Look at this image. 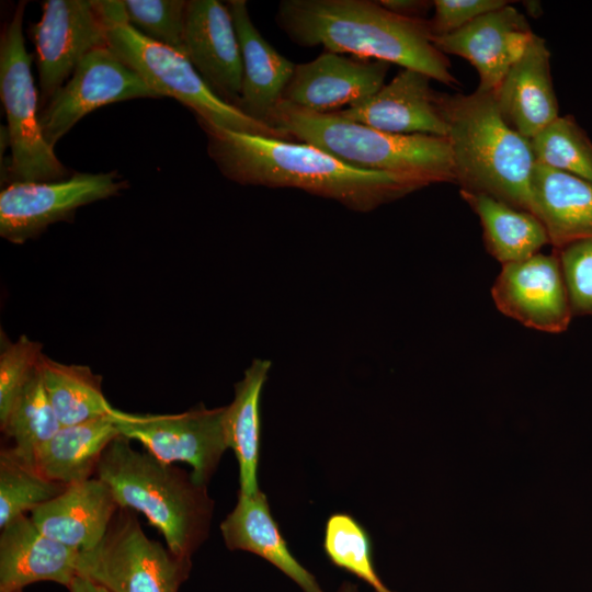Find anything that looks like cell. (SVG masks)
Here are the masks:
<instances>
[{
    "label": "cell",
    "mask_w": 592,
    "mask_h": 592,
    "mask_svg": "<svg viewBox=\"0 0 592 592\" xmlns=\"http://www.w3.org/2000/svg\"><path fill=\"white\" fill-rule=\"evenodd\" d=\"M198 124L219 171L242 185L297 189L361 213L428 186L417 179L351 167L309 144Z\"/></svg>",
    "instance_id": "1"
},
{
    "label": "cell",
    "mask_w": 592,
    "mask_h": 592,
    "mask_svg": "<svg viewBox=\"0 0 592 592\" xmlns=\"http://www.w3.org/2000/svg\"><path fill=\"white\" fill-rule=\"evenodd\" d=\"M277 26L301 47L396 64L447 86L458 84L426 20L408 19L371 0H282Z\"/></svg>",
    "instance_id": "2"
},
{
    "label": "cell",
    "mask_w": 592,
    "mask_h": 592,
    "mask_svg": "<svg viewBox=\"0 0 592 592\" xmlns=\"http://www.w3.org/2000/svg\"><path fill=\"white\" fill-rule=\"evenodd\" d=\"M447 125L455 183L533 213L531 140L502 117L492 93L439 95Z\"/></svg>",
    "instance_id": "3"
},
{
    "label": "cell",
    "mask_w": 592,
    "mask_h": 592,
    "mask_svg": "<svg viewBox=\"0 0 592 592\" xmlns=\"http://www.w3.org/2000/svg\"><path fill=\"white\" fill-rule=\"evenodd\" d=\"M95 474L118 506L143 513L175 555L191 558L207 538L214 501L191 473L135 449L118 435L103 452Z\"/></svg>",
    "instance_id": "4"
},
{
    "label": "cell",
    "mask_w": 592,
    "mask_h": 592,
    "mask_svg": "<svg viewBox=\"0 0 592 592\" xmlns=\"http://www.w3.org/2000/svg\"><path fill=\"white\" fill-rule=\"evenodd\" d=\"M269 124L357 169L408 177L428 186L455 183L446 137L387 133L337 112L317 113L286 101L278 103Z\"/></svg>",
    "instance_id": "5"
},
{
    "label": "cell",
    "mask_w": 592,
    "mask_h": 592,
    "mask_svg": "<svg viewBox=\"0 0 592 592\" xmlns=\"http://www.w3.org/2000/svg\"><path fill=\"white\" fill-rule=\"evenodd\" d=\"M107 19V47L161 98L171 96L190 109L198 123L225 129L291 140L281 129L257 122L206 84L182 54L158 44L126 21L124 1L102 0Z\"/></svg>",
    "instance_id": "6"
},
{
    "label": "cell",
    "mask_w": 592,
    "mask_h": 592,
    "mask_svg": "<svg viewBox=\"0 0 592 592\" xmlns=\"http://www.w3.org/2000/svg\"><path fill=\"white\" fill-rule=\"evenodd\" d=\"M26 1L15 7L0 37V94L7 116L10 156L1 181L46 182L69 177L39 124V96L32 73V57L23 36Z\"/></svg>",
    "instance_id": "7"
},
{
    "label": "cell",
    "mask_w": 592,
    "mask_h": 592,
    "mask_svg": "<svg viewBox=\"0 0 592 592\" xmlns=\"http://www.w3.org/2000/svg\"><path fill=\"white\" fill-rule=\"evenodd\" d=\"M191 558L146 536L134 511L119 508L92 549L80 551L78 571L110 592H179Z\"/></svg>",
    "instance_id": "8"
},
{
    "label": "cell",
    "mask_w": 592,
    "mask_h": 592,
    "mask_svg": "<svg viewBox=\"0 0 592 592\" xmlns=\"http://www.w3.org/2000/svg\"><path fill=\"white\" fill-rule=\"evenodd\" d=\"M225 407L208 409L203 405L175 414L130 413L112 408L110 417L119 434L139 442L156 458L192 467V476L207 486L224 452Z\"/></svg>",
    "instance_id": "9"
},
{
    "label": "cell",
    "mask_w": 592,
    "mask_h": 592,
    "mask_svg": "<svg viewBox=\"0 0 592 592\" xmlns=\"http://www.w3.org/2000/svg\"><path fill=\"white\" fill-rule=\"evenodd\" d=\"M127 186L116 171L76 172L46 182H12L0 193V236L22 244L57 221L71 220L81 206L115 196Z\"/></svg>",
    "instance_id": "10"
},
{
    "label": "cell",
    "mask_w": 592,
    "mask_h": 592,
    "mask_svg": "<svg viewBox=\"0 0 592 592\" xmlns=\"http://www.w3.org/2000/svg\"><path fill=\"white\" fill-rule=\"evenodd\" d=\"M102 0H46L41 19L30 26L35 45L41 110L67 82L78 64L107 46Z\"/></svg>",
    "instance_id": "11"
},
{
    "label": "cell",
    "mask_w": 592,
    "mask_h": 592,
    "mask_svg": "<svg viewBox=\"0 0 592 592\" xmlns=\"http://www.w3.org/2000/svg\"><path fill=\"white\" fill-rule=\"evenodd\" d=\"M160 98L107 46L89 53L71 77L39 112L47 144H56L87 114L106 104Z\"/></svg>",
    "instance_id": "12"
},
{
    "label": "cell",
    "mask_w": 592,
    "mask_h": 592,
    "mask_svg": "<svg viewBox=\"0 0 592 592\" xmlns=\"http://www.w3.org/2000/svg\"><path fill=\"white\" fill-rule=\"evenodd\" d=\"M498 310L524 327L561 333L573 312L559 258L536 253L523 261L502 265L491 288Z\"/></svg>",
    "instance_id": "13"
},
{
    "label": "cell",
    "mask_w": 592,
    "mask_h": 592,
    "mask_svg": "<svg viewBox=\"0 0 592 592\" xmlns=\"http://www.w3.org/2000/svg\"><path fill=\"white\" fill-rule=\"evenodd\" d=\"M389 64L323 50L311 61L297 64L283 101L317 113L357 105L384 84Z\"/></svg>",
    "instance_id": "14"
},
{
    "label": "cell",
    "mask_w": 592,
    "mask_h": 592,
    "mask_svg": "<svg viewBox=\"0 0 592 592\" xmlns=\"http://www.w3.org/2000/svg\"><path fill=\"white\" fill-rule=\"evenodd\" d=\"M511 3L475 19L452 34L433 39L443 54L459 56L475 67L479 76L477 90L480 92L496 93L534 34L525 15Z\"/></svg>",
    "instance_id": "15"
},
{
    "label": "cell",
    "mask_w": 592,
    "mask_h": 592,
    "mask_svg": "<svg viewBox=\"0 0 592 592\" xmlns=\"http://www.w3.org/2000/svg\"><path fill=\"white\" fill-rule=\"evenodd\" d=\"M184 42L186 58L225 102L235 105L242 87V57L227 4L218 0H189Z\"/></svg>",
    "instance_id": "16"
},
{
    "label": "cell",
    "mask_w": 592,
    "mask_h": 592,
    "mask_svg": "<svg viewBox=\"0 0 592 592\" xmlns=\"http://www.w3.org/2000/svg\"><path fill=\"white\" fill-rule=\"evenodd\" d=\"M431 80L423 72L402 68L368 100L337 113L387 133L446 137L440 93L431 87Z\"/></svg>",
    "instance_id": "17"
},
{
    "label": "cell",
    "mask_w": 592,
    "mask_h": 592,
    "mask_svg": "<svg viewBox=\"0 0 592 592\" xmlns=\"http://www.w3.org/2000/svg\"><path fill=\"white\" fill-rule=\"evenodd\" d=\"M504 121L525 138H533L559 116L550 53L535 33L493 94Z\"/></svg>",
    "instance_id": "18"
},
{
    "label": "cell",
    "mask_w": 592,
    "mask_h": 592,
    "mask_svg": "<svg viewBox=\"0 0 592 592\" xmlns=\"http://www.w3.org/2000/svg\"><path fill=\"white\" fill-rule=\"evenodd\" d=\"M80 551L43 534L31 516L11 521L0 534V591L23 590L38 581L67 589L79 574Z\"/></svg>",
    "instance_id": "19"
},
{
    "label": "cell",
    "mask_w": 592,
    "mask_h": 592,
    "mask_svg": "<svg viewBox=\"0 0 592 592\" xmlns=\"http://www.w3.org/2000/svg\"><path fill=\"white\" fill-rule=\"evenodd\" d=\"M119 509L110 487L99 478L70 486L35 508L31 519L46 536L79 551L95 547Z\"/></svg>",
    "instance_id": "20"
},
{
    "label": "cell",
    "mask_w": 592,
    "mask_h": 592,
    "mask_svg": "<svg viewBox=\"0 0 592 592\" xmlns=\"http://www.w3.org/2000/svg\"><path fill=\"white\" fill-rule=\"evenodd\" d=\"M227 5L236 26L243 67L237 107L252 119L270 126V116L283 101L296 65L262 36L251 20L246 0H230Z\"/></svg>",
    "instance_id": "21"
},
{
    "label": "cell",
    "mask_w": 592,
    "mask_h": 592,
    "mask_svg": "<svg viewBox=\"0 0 592 592\" xmlns=\"http://www.w3.org/2000/svg\"><path fill=\"white\" fill-rule=\"evenodd\" d=\"M531 194L554 250L592 238V182L536 163Z\"/></svg>",
    "instance_id": "22"
},
{
    "label": "cell",
    "mask_w": 592,
    "mask_h": 592,
    "mask_svg": "<svg viewBox=\"0 0 592 592\" xmlns=\"http://www.w3.org/2000/svg\"><path fill=\"white\" fill-rule=\"evenodd\" d=\"M225 545L230 550L255 554L274 565L304 592H323L316 578L291 554L266 496L238 493L237 504L220 524Z\"/></svg>",
    "instance_id": "23"
},
{
    "label": "cell",
    "mask_w": 592,
    "mask_h": 592,
    "mask_svg": "<svg viewBox=\"0 0 592 592\" xmlns=\"http://www.w3.org/2000/svg\"><path fill=\"white\" fill-rule=\"evenodd\" d=\"M270 369V361L253 360L243 378L235 385L234 400L225 407L227 446L238 460L239 492L248 496L260 491L257 477L261 442L260 401Z\"/></svg>",
    "instance_id": "24"
},
{
    "label": "cell",
    "mask_w": 592,
    "mask_h": 592,
    "mask_svg": "<svg viewBox=\"0 0 592 592\" xmlns=\"http://www.w3.org/2000/svg\"><path fill=\"white\" fill-rule=\"evenodd\" d=\"M119 434L110 414L61 426L38 451L36 469L47 479L70 486L90 479L109 444Z\"/></svg>",
    "instance_id": "25"
},
{
    "label": "cell",
    "mask_w": 592,
    "mask_h": 592,
    "mask_svg": "<svg viewBox=\"0 0 592 592\" xmlns=\"http://www.w3.org/2000/svg\"><path fill=\"white\" fill-rule=\"evenodd\" d=\"M478 216L487 251L502 265L523 261L549 243L539 218L482 193L459 191Z\"/></svg>",
    "instance_id": "26"
},
{
    "label": "cell",
    "mask_w": 592,
    "mask_h": 592,
    "mask_svg": "<svg viewBox=\"0 0 592 592\" xmlns=\"http://www.w3.org/2000/svg\"><path fill=\"white\" fill-rule=\"evenodd\" d=\"M38 371L61 426L110 414L113 407L102 391V376L89 366L62 364L43 354Z\"/></svg>",
    "instance_id": "27"
},
{
    "label": "cell",
    "mask_w": 592,
    "mask_h": 592,
    "mask_svg": "<svg viewBox=\"0 0 592 592\" xmlns=\"http://www.w3.org/2000/svg\"><path fill=\"white\" fill-rule=\"evenodd\" d=\"M1 431L13 441L11 451L25 464L35 467L42 446L61 428L45 391L39 371L20 394Z\"/></svg>",
    "instance_id": "28"
},
{
    "label": "cell",
    "mask_w": 592,
    "mask_h": 592,
    "mask_svg": "<svg viewBox=\"0 0 592 592\" xmlns=\"http://www.w3.org/2000/svg\"><path fill=\"white\" fill-rule=\"evenodd\" d=\"M67 488L22 462L11 448L0 452V528L56 498Z\"/></svg>",
    "instance_id": "29"
},
{
    "label": "cell",
    "mask_w": 592,
    "mask_h": 592,
    "mask_svg": "<svg viewBox=\"0 0 592 592\" xmlns=\"http://www.w3.org/2000/svg\"><path fill=\"white\" fill-rule=\"evenodd\" d=\"M530 140L537 164L592 182V140L573 116H558Z\"/></svg>",
    "instance_id": "30"
},
{
    "label": "cell",
    "mask_w": 592,
    "mask_h": 592,
    "mask_svg": "<svg viewBox=\"0 0 592 592\" xmlns=\"http://www.w3.org/2000/svg\"><path fill=\"white\" fill-rule=\"evenodd\" d=\"M323 549L333 565L367 584L375 592H394L378 577L366 530L350 514H332L326 524Z\"/></svg>",
    "instance_id": "31"
},
{
    "label": "cell",
    "mask_w": 592,
    "mask_h": 592,
    "mask_svg": "<svg viewBox=\"0 0 592 592\" xmlns=\"http://www.w3.org/2000/svg\"><path fill=\"white\" fill-rule=\"evenodd\" d=\"M186 7L185 0H124L129 25L147 38L185 57Z\"/></svg>",
    "instance_id": "32"
},
{
    "label": "cell",
    "mask_w": 592,
    "mask_h": 592,
    "mask_svg": "<svg viewBox=\"0 0 592 592\" xmlns=\"http://www.w3.org/2000/svg\"><path fill=\"white\" fill-rule=\"evenodd\" d=\"M42 344L21 335L15 342L5 340L0 353V422L38 372Z\"/></svg>",
    "instance_id": "33"
},
{
    "label": "cell",
    "mask_w": 592,
    "mask_h": 592,
    "mask_svg": "<svg viewBox=\"0 0 592 592\" xmlns=\"http://www.w3.org/2000/svg\"><path fill=\"white\" fill-rule=\"evenodd\" d=\"M573 316H592V238L555 250Z\"/></svg>",
    "instance_id": "34"
},
{
    "label": "cell",
    "mask_w": 592,
    "mask_h": 592,
    "mask_svg": "<svg viewBox=\"0 0 592 592\" xmlns=\"http://www.w3.org/2000/svg\"><path fill=\"white\" fill-rule=\"evenodd\" d=\"M506 0H434L433 14L428 19L432 41L452 34L475 19L502 8Z\"/></svg>",
    "instance_id": "35"
},
{
    "label": "cell",
    "mask_w": 592,
    "mask_h": 592,
    "mask_svg": "<svg viewBox=\"0 0 592 592\" xmlns=\"http://www.w3.org/2000/svg\"><path fill=\"white\" fill-rule=\"evenodd\" d=\"M388 11L408 19L426 20L433 9V1L428 0H379Z\"/></svg>",
    "instance_id": "36"
},
{
    "label": "cell",
    "mask_w": 592,
    "mask_h": 592,
    "mask_svg": "<svg viewBox=\"0 0 592 592\" xmlns=\"http://www.w3.org/2000/svg\"><path fill=\"white\" fill-rule=\"evenodd\" d=\"M68 590L69 592H110L98 582L80 574L73 579Z\"/></svg>",
    "instance_id": "37"
},
{
    "label": "cell",
    "mask_w": 592,
    "mask_h": 592,
    "mask_svg": "<svg viewBox=\"0 0 592 592\" xmlns=\"http://www.w3.org/2000/svg\"><path fill=\"white\" fill-rule=\"evenodd\" d=\"M523 5L527 12L533 18H538L543 14V7L539 1L532 0V1H524Z\"/></svg>",
    "instance_id": "38"
},
{
    "label": "cell",
    "mask_w": 592,
    "mask_h": 592,
    "mask_svg": "<svg viewBox=\"0 0 592 592\" xmlns=\"http://www.w3.org/2000/svg\"><path fill=\"white\" fill-rule=\"evenodd\" d=\"M338 592H360L357 587L351 582H344Z\"/></svg>",
    "instance_id": "39"
},
{
    "label": "cell",
    "mask_w": 592,
    "mask_h": 592,
    "mask_svg": "<svg viewBox=\"0 0 592 592\" xmlns=\"http://www.w3.org/2000/svg\"><path fill=\"white\" fill-rule=\"evenodd\" d=\"M0 592H23V590H11V591H0Z\"/></svg>",
    "instance_id": "40"
}]
</instances>
